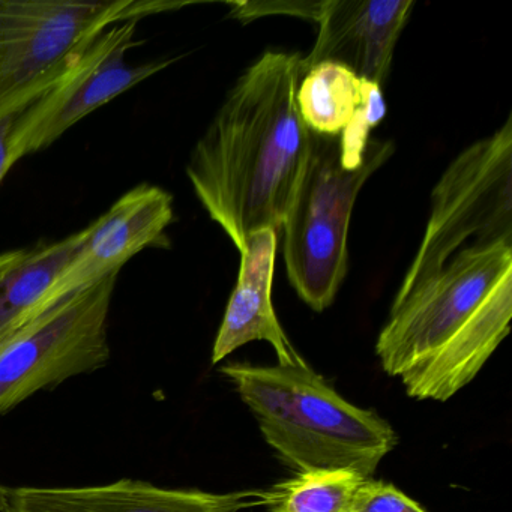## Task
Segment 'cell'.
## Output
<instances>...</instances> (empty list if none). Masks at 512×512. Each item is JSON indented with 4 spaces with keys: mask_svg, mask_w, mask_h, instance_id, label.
Instances as JSON below:
<instances>
[{
    "mask_svg": "<svg viewBox=\"0 0 512 512\" xmlns=\"http://www.w3.org/2000/svg\"><path fill=\"white\" fill-rule=\"evenodd\" d=\"M221 373L259 422L268 445L298 473L344 469L373 478L397 445L386 419L344 400L305 359L292 365L230 362Z\"/></svg>",
    "mask_w": 512,
    "mask_h": 512,
    "instance_id": "cell-3",
    "label": "cell"
},
{
    "mask_svg": "<svg viewBox=\"0 0 512 512\" xmlns=\"http://www.w3.org/2000/svg\"><path fill=\"white\" fill-rule=\"evenodd\" d=\"M394 154V143L370 139L358 169L341 164L340 137L311 133V148L281 232L290 284L322 313L334 304L349 268L350 218L368 179Z\"/></svg>",
    "mask_w": 512,
    "mask_h": 512,
    "instance_id": "cell-4",
    "label": "cell"
},
{
    "mask_svg": "<svg viewBox=\"0 0 512 512\" xmlns=\"http://www.w3.org/2000/svg\"><path fill=\"white\" fill-rule=\"evenodd\" d=\"M326 0L322 2H233L229 4L230 16L242 22H251L271 14L301 17L319 22Z\"/></svg>",
    "mask_w": 512,
    "mask_h": 512,
    "instance_id": "cell-17",
    "label": "cell"
},
{
    "mask_svg": "<svg viewBox=\"0 0 512 512\" xmlns=\"http://www.w3.org/2000/svg\"><path fill=\"white\" fill-rule=\"evenodd\" d=\"M352 512H427L392 484L367 478L359 488Z\"/></svg>",
    "mask_w": 512,
    "mask_h": 512,
    "instance_id": "cell-16",
    "label": "cell"
},
{
    "mask_svg": "<svg viewBox=\"0 0 512 512\" xmlns=\"http://www.w3.org/2000/svg\"><path fill=\"white\" fill-rule=\"evenodd\" d=\"M512 319V244L472 245L395 296L376 355L409 397L445 403L469 385Z\"/></svg>",
    "mask_w": 512,
    "mask_h": 512,
    "instance_id": "cell-2",
    "label": "cell"
},
{
    "mask_svg": "<svg viewBox=\"0 0 512 512\" xmlns=\"http://www.w3.org/2000/svg\"><path fill=\"white\" fill-rule=\"evenodd\" d=\"M178 7L140 0H0V122L43 97L106 29Z\"/></svg>",
    "mask_w": 512,
    "mask_h": 512,
    "instance_id": "cell-5",
    "label": "cell"
},
{
    "mask_svg": "<svg viewBox=\"0 0 512 512\" xmlns=\"http://www.w3.org/2000/svg\"><path fill=\"white\" fill-rule=\"evenodd\" d=\"M118 275L79 290L0 335V415L31 395L104 367Z\"/></svg>",
    "mask_w": 512,
    "mask_h": 512,
    "instance_id": "cell-7",
    "label": "cell"
},
{
    "mask_svg": "<svg viewBox=\"0 0 512 512\" xmlns=\"http://www.w3.org/2000/svg\"><path fill=\"white\" fill-rule=\"evenodd\" d=\"M172 221L173 197L163 188L142 184L125 193L106 214L83 229L82 244L37 313L79 290L119 275L134 256L163 241Z\"/></svg>",
    "mask_w": 512,
    "mask_h": 512,
    "instance_id": "cell-9",
    "label": "cell"
},
{
    "mask_svg": "<svg viewBox=\"0 0 512 512\" xmlns=\"http://www.w3.org/2000/svg\"><path fill=\"white\" fill-rule=\"evenodd\" d=\"M299 113L311 133L340 137L341 164L355 170L367 157L370 131L386 115L382 88L332 62L307 71L299 83Z\"/></svg>",
    "mask_w": 512,
    "mask_h": 512,
    "instance_id": "cell-12",
    "label": "cell"
},
{
    "mask_svg": "<svg viewBox=\"0 0 512 512\" xmlns=\"http://www.w3.org/2000/svg\"><path fill=\"white\" fill-rule=\"evenodd\" d=\"M0 512H8V488L0 485Z\"/></svg>",
    "mask_w": 512,
    "mask_h": 512,
    "instance_id": "cell-19",
    "label": "cell"
},
{
    "mask_svg": "<svg viewBox=\"0 0 512 512\" xmlns=\"http://www.w3.org/2000/svg\"><path fill=\"white\" fill-rule=\"evenodd\" d=\"M301 53H263L236 80L194 146L187 176L236 250L256 230L281 232L311 148L298 109Z\"/></svg>",
    "mask_w": 512,
    "mask_h": 512,
    "instance_id": "cell-1",
    "label": "cell"
},
{
    "mask_svg": "<svg viewBox=\"0 0 512 512\" xmlns=\"http://www.w3.org/2000/svg\"><path fill=\"white\" fill-rule=\"evenodd\" d=\"M11 124H13V119H5V121L0 122V184L4 182L8 172L13 169L10 166V158H8Z\"/></svg>",
    "mask_w": 512,
    "mask_h": 512,
    "instance_id": "cell-18",
    "label": "cell"
},
{
    "mask_svg": "<svg viewBox=\"0 0 512 512\" xmlns=\"http://www.w3.org/2000/svg\"><path fill=\"white\" fill-rule=\"evenodd\" d=\"M431 211L421 245L397 296L428 280L475 245L512 244V119L454 158L431 191Z\"/></svg>",
    "mask_w": 512,
    "mask_h": 512,
    "instance_id": "cell-6",
    "label": "cell"
},
{
    "mask_svg": "<svg viewBox=\"0 0 512 512\" xmlns=\"http://www.w3.org/2000/svg\"><path fill=\"white\" fill-rule=\"evenodd\" d=\"M137 23L130 20L106 29L55 86L13 118L11 167L50 148L86 116L172 64V59L128 64V52L137 46Z\"/></svg>",
    "mask_w": 512,
    "mask_h": 512,
    "instance_id": "cell-8",
    "label": "cell"
},
{
    "mask_svg": "<svg viewBox=\"0 0 512 512\" xmlns=\"http://www.w3.org/2000/svg\"><path fill=\"white\" fill-rule=\"evenodd\" d=\"M413 7L412 0H326L313 52L304 58L305 71L332 62L382 88Z\"/></svg>",
    "mask_w": 512,
    "mask_h": 512,
    "instance_id": "cell-10",
    "label": "cell"
},
{
    "mask_svg": "<svg viewBox=\"0 0 512 512\" xmlns=\"http://www.w3.org/2000/svg\"><path fill=\"white\" fill-rule=\"evenodd\" d=\"M277 245L278 235L272 229L256 230L245 238L239 250L238 283L212 347V364H218L251 341L271 344L278 364L292 365L304 359L287 338L272 305Z\"/></svg>",
    "mask_w": 512,
    "mask_h": 512,
    "instance_id": "cell-13",
    "label": "cell"
},
{
    "mask_svg": "<svg viewBox=\"0 0 512 512\" xmlns=\"http://www.w3.org/2000/svg\"><path fill=\"white\" fill-rule=\"evenodd\" d=\"M262 506L260 490L208 493L137 479L95 487L8 488V512H241Z\"/></svg>",
    "mask_w": 512,
    "mask_h": 512,
    "instance_id": "cell-11",
    "label": "cell"
},
{
    "mask_svg": "<svg viewBox=\"0 0 512 512\" xmlns=\"http://www.w3.org/2000/svg\"><path fill=\"white\" fill-rule=\"evenodd\" d=\"M365 476L353 470L299 472L293 478L260 490L268 512H352Z\"/></svg>",
    "mask_w": 512,
    "mask_h": 512,
    "instance_id": "cell-15",
    "label": "cell"
},
{
    "mask_svg": "<svg viewBox=\"0 0 512 512\" xmlns=\"http://www.w3.org/2000/svg\"><path fill=\"white\" fill-rule=\"evenodd\" d=\"M82 239L80 230L61 241L0 253V335L40 310Z\"/></svg>",
    "mask_w": 512,
    "mask_h": 512,
    "instance_id": "cell-14",
    "label": "cell"
}]
</instances>
